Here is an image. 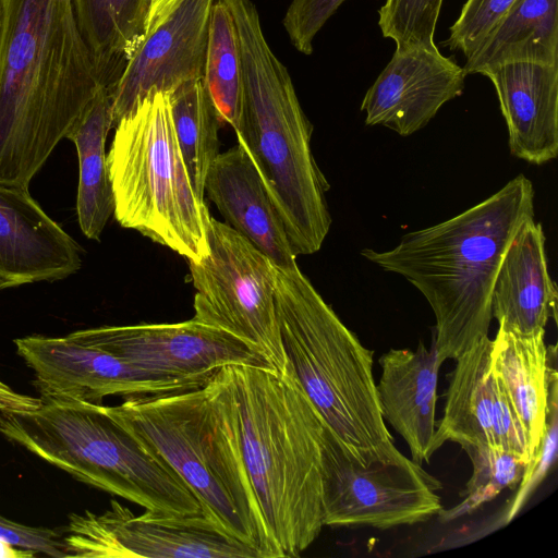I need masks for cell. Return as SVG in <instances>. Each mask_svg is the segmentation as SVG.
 Here are the masks:
<instances>
[{"instance_id":"6da1fadb","label":"cell","mask_w":558,"mask_h":558,"mask_svg":"<svg viewBox=\"0 0 558 558\" xmlns=\"http://www.w3.org/2000/svg\"><path fill=\"white\" fill-rule=\"evenodd\" d=\"M101 87L72 0H0V183L28 189Z\"/></svg>"},{"instance_id":"7a4b0ae2","label":"cell","mask_w":558,"mask_h":558,"mask_svg":"<svg viewBox=\"0 0 558 558\" xmlns=\"http://www.w3.org/2000/svg\"><path fill=\"white\" fill-rule=\"evenodd\" d=\"M534 187L519 174L496 193L437 225L408 232L390 250L361 255L405 278L430 305L441 362L488 337L494 282L518 230L534 218Z\"/></svg>"},{"instance_id":"3957f363","label":"cell","mask_w":558,"mask_h":558,"mask_svg":"<svg viewBox=\"0 0 558 558\" xmlns=\"http://www.w3.org/2000/svg\"><path fill=\"white\" fill-rule=\"evenodd\" d=\"M106 410L181 476L204 515L262 558H279L244 464L230 366L199 388L130 396Z\"/></svg>"},{"instance_id":"277c9868","label":"cell","mask_w":558,"mask_h":558,"mask_svg":"<svg viewBox=\"0 0 558 558\" xmlns=\"http://www.w3.org/2000/svg\"><path fill=\"white\" fill-rule=\"evenodd\" d=\"M244 464L268 534L280 557L314 543L322 517L325 420L289 364L230 366Z\"/></svg>"},{"instance_id":"5b68a950","label":"cell","mask_w":558,"mask_h":558,"mask_svg":"<svg viewBox=\"0 0 558 558\" xmlns=\"http://www.w3.org/2000/svg\"><path fill=\"white\" fill-rule=\"evenodd\" d=\"M233 17L242 62L238 142L254 161L298 255L320 250L331 226L329 183L314 158L313 125L286 65L270 48L252 0H222Z\"/></svg>"},{"instance_id":"8992f818","label":"cell","mask_w":558,"mask_h":558,"mask_svg":"<svg viewBox=\"0 0 558 558\" xmlns=\"http://www.w3.org/2000/svg\"><path fill=\"white\" fill-rule=\"evenodd\" d=\"M276 268V314L287 362L300 386L360 463L400 453L383 418L364 347L298 266Z\"/></svg>"},{"instance_id":"52a82bcc","label":"cell","mask_w":558,"mask_h":558,"mask_svg":"<svg viewBox=\"0 0 558 558\" xmlns=\"http://www.w3.org/2000/svg\"><path fill=\"white\" fill-rule=\"evenodd\" d=\"M40 400L31 411H0V434L80 482L145 510L203 513L181 476L117 422L106 405Z\"/></svg>"},{"instance_id":"ba28073f","label":"cell","mask_w":558,"mask_h":558,"mask_svg":"<svg viewBox=\"0 0 558 558\" xmlns=\"http://www.w3.org/2000/svg\"><path fill=\"white\" fill-rule=\"evenodd\" d=\"M107 165L120 226L187 260L207 254L210 214L191 183L168 93H148L116 123Z\"/></svg>"},{"instance_id":"9c48e42d","label":"cell","mask_w":558,"mask_h":558,"mask_svg":"<svg viewBox=\"0 0 558 558\" xmlns=\"http://www.w3.org/2000/svg\"><path fill=\"white\" fill-rule=\"evenodd\" d=\"M206 231L207 254L198 262L189 260L196 290L192 318L234 336L284 372L275 264L226 222L209 216Z\"/></svg>"},{"instance_id":"30bf717a","label":"cell","mask_w":558,"mask_h":558,"mask_svg":"<svg viewBox=\"0 0 558 558\" xmlns=\"http://www.w3.org/2000/svg\"><path fill=\"white\" fill-rule=\"evenodd\" d=\"M440 483L403 453L360 463L325 422L322 517L328 526L387 530L424 522L442 509Z\"/></svg>"},{"instance_id":"8fae6325","label":"cell","mask_w":558,"mask_h":558,"mask_svg":"<svg viewBox=\"0 0 558 558\" xmlns=\"http://www.w3.org/2000/svg\"><path fill=\"white\" fill-rule=\"evenodd\" d=\"M62 532L68 557L262 558L203 513L134 514L114 499L101 513L70 514Z\"/></svg>"},{"instance_id":"7c38bea8","label":"cell","mask_w":558,"mask_h":558,"mask_svg":"<svg viewBox=\"0 0 558 558\" xmlns=\"http://www.w3.org/2000/svg\"><path fill=\"white\" fill-rule=\"evenodd\" d=\"M68 337L105 350L148 373L203 384L226 366L269 365L240 339L193 318L180 323L101 326L76 330Z\"/></svg>"},{"instance_id":"4fadbf2b","label":"cell","mask_w":558,"mask_h":558,"mask_svg":"<svg viewBox=\"0 0 558 558\" xmlns=\"http://www.w3.org/2000/svg\"><path fill=\"white\" fill-rule=\"evenodd\" d=\"M35 375L40 399L102 404L109 396H143L193 390L205 384L161 377L96 347L65 337L32 335L14 340Z\"/></svg>"},{"instance_id":"5bb4252c","label":"cell","mask_w":558,"mask_h":558,"mask_svg":"<svg viewBox=\"0 0 558 558\" xmlns=\"http://www.w3.org/2000/svg\"><path fill=\"white\" fill-rule=\"evenodd\" d=\"M465 76L463 66L436 45L396 49L362 100L365 123L412 135L462 95Z\"/></svg>"},{"instance_id":"9a60e30c","label":"cell","mask_w":558,"mask_h":558,"mask_svg":"<svg viewBox=\"0 0 558 558\" xmlns=\"http://www.w3.org/2000/svg\"><path fill=\"white\" fill-rule=\"evenodd\" d=\"M214 2L182 0L144 38L111 93L113 126L148 93H169L184 82L203 77Z\"/></svg>"},{"instance_id":"2e32d148","label":"cell","mask_w":558,"mask_h":558,"mask_svg":"<svg viewBox=\"0 0 558 558\" xmlns=\"http://www.w3.org/2000/svg\"><path fill=\"white\" fill-rule=\"evenodd\" d=\"M81 265L78 244L28 189L0 183V276L16 286L56 281Z\"/></svg>"},{"instance_id":"e0dca14e","label":"cell","mask_w":558,"mask_h":558,"mask_svg":"<svg viewBox=\"0 0 558 558\" xmlns=\"http://www.w3.org/2000/svg\"><path fill=\"white\" fill-rule=\"evenodd\" d=\"M204 189L226 223L250 240L277 267L298 266L282 218L254 161L239 142L215 158Z\"/></svg>"},{"instance_id":"ac0fdd59","label":"cell","mask_w":558,"mask_h":558,"mask_svg":"<svg viewBox=\"0 0 558 558\" xmlns=\"http://www.w3.org/2000/svg\"><path fill=\"white\" fill-rule=\"evenodd\" d=\"M494 85L513 156L544 165L558 156V64L507 63L482 73Z\"/></svg>"},{"instance_id":"d6986e66","label":"cell","mask_w":558,"mask_h":558,"mask_svg":"<svg viewBox=\"0 0 558 558\" xmlns=\"http://www.w3.org/2000/svg\"><path fill=\"white\" fill-rule=\"evenodd\" d=\"M434 348L390 349L379 359L376 391L383 418L404 439L411 459L422 464L434 454L438 373Z\"/></svg>"},{"instance_id":"ffe728a7","label":"cell","mask_w":558,"mask_h":558,"mask_svg":"<svg viewBox=\"0 0 558 558\" xmlns=\"http://www.w3.org/2000/svg\"><path fill=\"white\" fill-rule=\"evenodd\" d=\"M543 226L527 220L508 245L494 282L492 315L518 333L545 330L556 318L557 288L550 277Z\"/></svg>"},{"instance_id":"44dd1931","label":"cell","mask_w":558,"mask_h":558,"mask_svg":"<svg viewBox=\"0 0 558 558\" xmlns=\"http://www.w3.org/2000/svg\"><path fill=\"white\" fill-rule=\"evenodd\" d=\"M544 338L545 330L523 335L499 328L492 340L490 371L502 386L523 429L530 462L546 428L553 367Z\"/></svg>"},{"instance_id":"7402d4cb","label":"cell","mask_w":558,"mask_h":558,"mask_svg":"<svg viewBox=\"0 0 558 558\" xmlns=\"http://www.w3.org/2000/svg\"><path fill=\"white\" fill-rule=\"evenodd\" d=\"M558 64V0H515L463 66L468 74L507 63Z\"/></svg>"},{"instance_id":"603a6c76","label":"cell","mask_w":558,"mask_h":558,"mask_svg":"<svg viewBox=\"0 0 558 558\" xmlns=\"http://www.w3.org/2000/svg\"><path fill=\"white\" fill-rule=\"evenodd\" d=\"M113 126L111 90L101 87L68 133L78 158L76 215L85 236L99 240L114 211L106 140Z\"/></svg>"},{"instance_id":"cb8c5ba5","label":"cell","mask_w":558,"mask_h":558,"mask_svg":"<svg viewBox=\"0 0 558 558\" xmlns=\"http://www.w3.org/2000/svg\"><path fill=\"white\" fill-rule=\"evenodd\" d=\"M492 340L487 337L456 360L444 414L436 424L434 450L446 441L493 446Z\"/></svg>"},{"instance_id":"d4e9b609","label":"cell","mask_w":558,"mask_h":558,"mask_svg":"<svg viewBox=\"0 0 558 558\" xmlns=\"http://www.w3.org/2000/svg\"><path fill=\"white\" fill-rule=\"evenodd\" d=\"M81 36L101 85L113 90L143 43L147 0H72Z\"/></svg>"},{"instance_id":"484cf974","label":"cell","mask_w":558,"mask_h":558,"mask_svg":"<svg viewBox=\"0 0 558 558\" xmlns=\"http://www.w3.org/2000/svg\"><path fill=\"white\" fill-rule=\"evenodd\" d=\"M179 147L193 185L205 201V180L219 154L218 130L222 124L202 78L182 83L168 93Z\"/></svg>"},{"instance_id":"4316f807","label":"cell","mask_w":558,"mask_h":558,"mask_svg":"<svg viewBox=\"0 0 558 558\" xmlns=\"http://www.w3.org/2000/svg\"><path fill=\"white\" fill-rule=\"evenodd\" d=\"M202 80L221 122L235 130L243 94L241 51L233 17L222 0H215L211 8Z\"/></svg>"},{"instance_id":"83f0119b","label":"cell","mask_w":558,"mask_h":558,"mask_svg":"<svg viewBox=\"0 0 558 558\" xmlns=\"http://www.w3.org/2000/svg\"><path fill=\"white\" fill-rule=\"evenodd\" d=\"M473 466L472 475L454 508L441 509V521L449 522L494 499L504 488H517L526 470L519 454L488 445H462Z\"/></svg>"},{"instance_id":"f1b7e54d","label":"cell","mask_w":558,"mask_h":558,"mask_svg":"<svg viewBox=\"0 0 558 558\" xmlns=\"http://www.w3.org/2000/svg\"><path fill=\"white\" fill-rule=\"evenodd\" d=\"M444 0H385L378 25L397 50L434 46V35Z\"/></svg>"},{"instance_id":"f546056e","label":"cell","mask_w":558,"mask_h":558,"mask_svg":"<svg viewBox=\"0 0 558 558\" xmlns=\"http://www.w3.org/2000/svg\"><path fill=\"white\" fill-rule=\"evenodd\" d=\"M557 372L551 369L548 388V409L546 428L542 442L533 459L527 464L524 475L518 485L515 497L509 505L504 515V522L508 523L520 511L531 493L549 472L557 457L558 423H557Z\"/></svg>"},{"instance_id":"4dcf8cb0","label":"cell","mask_w":558,"mask_h":558,"mask_svg":"<svg viewBox=\"0 0 558 558\" xmlns=\"http://www.w3.org/2000/svg\"><path fill=\"white\" fill-rule=\"evenodd\" d=\"M514 1L466 0L444 45L468 58Z\"/></svg>"},{"instance_id":"1f68e13d","label":"cell","mask_w":558,"mask_h":558,"mask_svg":"<svg viewBox=\"0 0 558 558\" xmlns=\"http://www.w3.org/2000/svg\"><path fill=\"white\" fill-rule=\"evenodd\" d=\"M347 0H292L283 16V27L294 48L313 52V41L326 22Z\"/></svg>"},{"instance_id":"d6a6232c","label":"cell","mask_w":558,"mask_h":558,"mask_svg":"<svg viewBox=\"0 0 558 558\" xmlns=\"http://www.w3.org/2000/svg\"><path fill=\"white\" fill-rule=\"evenodd\" d=\"M492 435L494 447L517 453L529 464L530 459L525 435L502 386L494 374Z\"/></svg>"},{"instance_id":"836d02e7","label":"cell","mask_w":558,"mask_h":558,"mask_svg":"<svg viewBox=\"0 0 558 558\" xmlns=\"http://www.w3.org/2000/svg\"><path fill=\"white\" fill-rule=\"evenodd\" d=\"M0 541L15 547L49 557H68L63 532L43 526H29L0 514Z\"/></svg>"},{"instance_id":"e575fe53","label":"cell","mask_w":558,"mask_h":558,"mask_svg":"<svg viewBox=\"0 0 558 558\" xmlns=\"http://www.w3.org/2000/svg\"><path fill=\"white\" fill-rule=\"evenodd\" d=\"M40 404L39 397L17 392L0 379V411H31Z\"/></svg>"},{"instance_id":"d590c367","label":"cell","mask_w":558,"mask_h":558,"mask_svg":"<svg viewBox=\"0 0 558 558\" xmlns=\"http://www.w3.org/2000/svg\"><path fill=\"white\" fill-rule=\"evenodd\" d=\"M182 0H147L144 36L149 35Z\"/></svg>"},{"instance_id":"8d00e7d4","label":"cell","mask_w":558,"mask_h":558,"mask_svg":"<svg viewBox=\"0 0 558 558\" xmlns=\"http://www.w3.org/2000/svg\"><path fill=\"white\" fill-rule=\"evenodd\" d=\"M12 287H16V284L11 280L0 276V291Z\"/></svg>"}]
</instances>
